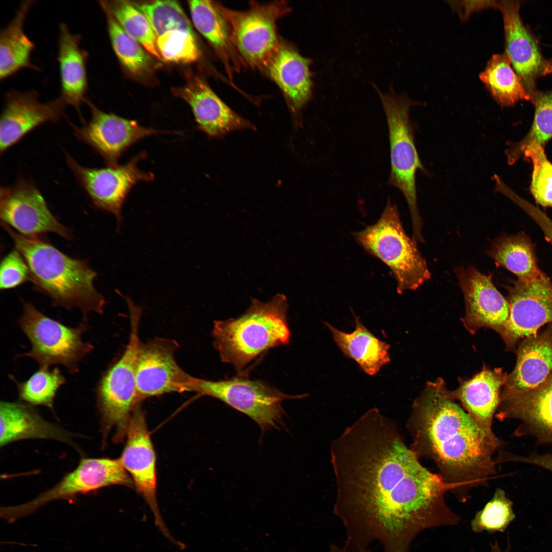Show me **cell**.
<instances>
[{
	"label": "cell",
	"mask_w": 552,
	"mask_h": 552,
	"mask_svg": "<svg viewBox=\"0 0 552 552\" xmlns=\"http://www.w3.org/2000/svg\"><path fill=\"white\" fill-rule=\"evenodd\" d=\"M330 454L345 549L365 550L377 542L382 552H408L423 531L460 522L445 499L452 486L421 464L378 409L348 426L331 442Z\"/></svg>",
	"instance_id": "cell-1"
},
{
	"label": "cell",
	"mask_w": 552,
	"mask_h": 552,
	"mask_svg": "<svg viewBox=\"0 0 552 552\" xmlns=\"http://www.w3.org/2000/svg\"><path fill=\"white\" fill-rule=\"evenodd\" d=\"M417 456L431 460L458 499L496 474L494 455L504 446L486 434L454 400L440 378L428 382L415 400L406 422Z\"/></svg>",
	"instance_id": "cell-2"
},
{
	"label": "cell",
	"mask_w": 552,
	"mask_h": 552,
	"mask_svg": "<svg viewBox=\"0 0 552 552\" xmlns=\"http://www.w3.org/2000/svg\"><path fill=\"white\" fill-rule=\"evenodd\" d=\"M1 225L26 260L34 290L49 297L54 306L79 308L83 320L90 312L103 313L105 299L94 284L98 274L87 261L63 253L43 236H26Z\"/></svg>",
	"instance_id": "cell-3"
},
{
	"label": "cell",
	"mask_w": 552,
	"mask_h": 552,
	"mask_svg": "<svg viewBox=\"0 0 552 552\" xmlns=\"http://www.w3.org/2000/svg\"><path fill=\"white\" fill-rule=\"evenodd\" d=\"M288 308L286 297L279 293L267 302L252 298L237 318L214 321L213 345L221 360L240 371L268 349L288 344Z\"/></svg>",
	"instance_id": "cell-4"
},
{
	"label": "cell",
	"mask_w": 552,
	"mask_h": 552,
	"mask_svg": "<svg viewBox=\"0 0 552 552\" xmlns=\"http://www.w3.org/2000/svg\"><path fill=\"white\" fill-rule=\"evenodd\" d=\"M129 308L130 332L123 353L103 373L96 388L97 405L100 416L104 439L114 431V442H121L126 434L131 415L137 404L136 362L141 344L139 325L142 308L128 296L125 299Z\"/></svg>",
	"instance_id": "cell-5"
},
{
	"label": "cell",
	"mask_w": 552,
	"mask_h": 552,
	"mask_svg": "<svg viewBox=\"0 0 552 552\" xmlns=\"http://www.w3.org/2000/svg\"><path fill=\"white\" fill-rule=\"evenodd\" d=\"M352 235L365 251L389 267L399 293L416 290L430 279L431 273L418 243L406 234L397 206L389 198L377 221Z\"/></svg>",
	"instance_id": "cell-6"
},
{
	"label": "cell",
	"mask_w": 552,
	"mask_h": 552,
	"mask_svg": "<svg viewBox=\"0 0 552 552\" xmlns=\"http://www.w3.org/2000/svg\"><path fill=\"white\" fill-rule=\"evenodd\" d=\"M375 88L382 104L388 130L390 173L388 182L401 192L407 202L412 225V238L417 242L423 243L416 176L418 170L425 174L428 172L418 155L409 117L410 108L417 103L404 95L396 94L392 90L384 94L376 87Z\"/></svg>",
	"instance_id": "cell-7"
},
{
	"label": "cell",
	"mask_w": 552,
	"mask_h": 552,
	"mask_svg": "<svg viewBox=\"0 0 552 552\" xmlns=\"http://www.w3.org/2000/svg\"><path fill=\"white\" fill-rule=\"evenodd\" d=\"M19 325L32 347L21 355L33 359L40 367L60 364L71 374L77 373L80 362L94 349L82 339L87 321L72 328L44 315L31 302L23 301Z\"/></svg>",
	"instance_id": "cell-8"
},
{
	"label": "cell",
	"mask_w": 552,
	"mask_h": 552,
	"mask_svg": "<svg viewBox=\"0 0 552 552\" xmlns=\"http://www.w3.org/2000/svg\"><path fill=\"white\" fill-rule=\"evenodd\" d=\"M192 392L216 398L247 415L262 433L284 426V401L304 397L286 394L264 381L241 376L219 381L194 378Z\"/></svg>",
	"instance_id": "cell-9"
},
{
	"label": "cell",
	"mask_w": 552,
	"mask_h": 552,
	"mask_svg": "<svg viewBox=\"0 0 552 552\" xmlns=\"http://www.w3.org/2000/svg\"><path fill=\"white\" fill-rule=\"evenodd\" d=\"M220 8L241 58L247 65L264 70L281 44L277 24L290 11L287 2H252L245 11L231 10L221 5Z\"/></svg>",
	"instance_id": "cell-10"
},
{
	"label": "cell",
	"mask_w": 552,
	"mask_h": 552,
	"mask_svg": "<svg viewBox=\"0 0 552 552\" xmlns=\"http://www.w3.org/2000/svg\"><path fill=\"white\" fill-rule=\"evenodd\" d=\"M112 485L132 487L133 481L119 459L82 458L72 472L56 485L32 500L1 509V517L9 522L29 515L52 501L71 499L78 495Z\"/></svg>",
	"instance_id": "cell-11"
},
{
	"label": "cell",
	"mask_w": 552,
	"mask_h": 552,
	"mask_svg": "<svg viewBox=\"0 0 552 552\" xmlns=\"http://www.w3.org/2000/svg\"><path fill=\"white\" fill-rule=\"evenodd\" d=\"M67 165L89 197L94 206L113 214L120 229L122 221V211L132 188L140 181H151L154 175L137 167L138 163L147 156L142 151L123 165L93 168L80 165L65 152Z\"/></svg>",
	"instance_id": "cell-12"
},
{
	"label": "cell",
	"mask_w": 552,
	"mask_h": 552,
	"mask_svg": "<svg viewBox=\"0 0 552 552\" xmlns=\"http://www.w3.org/2000/svg\"><path fill=\"white\" fill-rule=\"evenodd\" d=\"M508 292L509 316L499 335L506 351L515 353L520 340L552 323V283L542 272L531 280L518 279Z\"/></svg>",
	"instance_id": "cell-13"
},
{
	"label": "cell",
	"mask_w": 552,
	"mask_h": 552,
	"mask_svg": "<svg viewBox=\"0 0 552 552\" xmlns=\"http://www.w3.org/2000/svg\"><path fill=\"white\" fill-rule=\"evenodd\" d=\"M0 218L1 223L26 236L52 233L66 239L72 238L70 229L53 215L36 185L24 177L1 188Z\"/></svg>",
	"instance_id": "cell-14"
},
{
	"label": "cell",
	"mask_w": 552,
	"mask_h": 552,
	"mask_svg": "<svg viewBox=\"0 0 552 552\" xmlns=\"http://www.w3.org/2000/svg\"><path fill=\"white\" fill-rule=\"evenodd\" d=\"M178 347L176 340L159 337L141 342L136 362L139 402L167 393L192 392L195 377L176 363L174 354Z\"/></svg>",
	"instance_id": "cell-15"
},
{
	"label": "cell",
	"mask_w": 552,
	"mask_h": 552,
	"mask_svg": "<svg viewBox=\"0 0 552 552\" xmlns=\"http://www.w3.org/2000/svg\"><path fill=\"white\" fill-rule=\"evenodd\" d=\"M126 436V442L119 460L130 474L136 490L150 508L156 526L167 538L177 544L168 530L158 509L156 455L145 415L139 404L131 415Z\"/></svg>",
	"instance_id": "cell-16"
},
{
	"label": "cell",
	"mask_w": 552,
	"mask_h": 552,
	"mask_svg": "<svg viewBox=\"0 0 552 552\" xmlns=\"http://www.w3.org/2000/svg\"><path fill=\"white\" fill-rule=\"evenodd\" d=\"M91 111L89 122L81 127L72 124L75 136L98 153L107 166L119 165L122 154L131 146L144 138L160 133L180 134V132L159 130L141 126L128 120L98 108L89 99L84 100Z\"/></svg>",
	"instance_id": "cell-17"
},
{
	"label": "cell",
	"mask_w": 552,
	"mask_h": 552,
	"mask_svg": "<svg viewBox=\"0 0 552 552\" xmlns=\"http://www.w3.org/2000/svg\"><path fill=\"white\" fill-rule=\"evenodd\" d=\"M521 2L497 1L502 14L505 51L530 96L536 90L540 78L552 74V62L543 56L533 34L524 24L520 13Z\"/></svg>",
	"instance_id": "cell-18"
},
{
	"label": "cell",
	"mask_w": 552,
	"mask_h": 552,
	"mask_svg": "<svg viewBox=\"0 0 552 552\" xmlns=\"http://www.w3.org/2000/svg\"><path fill=\"white\" fill-rule=\"evenodd\" d=\"M465 303L462 323L471 334L481 328H489L499 335L509 316L508 302L495 287L491 277L473 266L455 270Z\"/></svg>",
	"instance_id": "cell-19"
},
{
	"label": "cell",
	"mask_w": 552,
	"mask_h": 552,
	"mask_svg": "<svg viewBox=\"0 0 552 552\" xmlns=\"http://www.w3.org/2000/svg\"><path fill=\"white\" fill-rule=\"evenodd\" d=\"M0 121V152H5L40 125L56 122L64 114L67 104L59 97L41 102L34 90H8Z\"/></svg>",
	"instance_id": "cell-20"
},
{
	"label": "cell",
	"mask_w": 552,
	"mask_h": 552,
	"mask_svg": "<svg viewBox=\"0 0 552 552\" xmlns=\"http://www.w3.org/2000/svg\"><path fill=\"white\" fill-rule=\"evenodd\" d=\"M495 417L500 421H519L516 436H530L539 444L552 445V373L533 389L500 397Z\"/></svg>",
	"instance_id": "cell-21"
},
{
	"label": "cell",
	"mask_w": 552,
	"mask_h": 552,
	"mask_svg": "<svg viewBox=\"0 0 552 552\" xmlns=\"http://www.w3.org/2000/svg\"><path fill=\"white\" fill-rule=\"evenodd\" d=\"M186 85L173 89V94L191 107L198 129L212 138H220L231 132L255 129L250 122L226 104L203 79L192 75Z\"/></svg>",
	"instance_id": "cell-22"
},
{
	"label": "cell",
	"mask_w": 552,
	"mask_h": 552,
	"mask_svg": "<svg viewBox=\"0 0 552 552\" xmlns=\"http://www.w3.org/2000/svg\"><path fill=\"white\" fill-rule=\"evenodd\" d=\"M515 354V367L508 375L500 397L533 389L552 373V323L537 334L520 340Z\"/></svg>",
	"instance_id": "cell-23"
},
{
	"label": "cell",
	"mask_w": 552,
	"mask_h": 552,
	"mask_svg": "<svg viewBox=\"0 0 552 552\" xmlns=\"http://www.w3.org/2000/svg\"><path fill=\"white\" fill-rule=\"evenodd\" d=\"M508 375L501 368L484 366L471 379L461 381L456 390L450 391L452 398L458 400L478 426L493 438L497 437L493 431V419Z\"/></svg>",
	"instance_id": "cell-24"
},
{
	"label": "cell",
	"mask_w": 552,
	"mask_h": 552,
	"mask_svg": "<svg viewBox=\"0 0 552 552\" xmlns=\"http://www.w3.org/2000/svg\"><path fill=\"white\" fill-rule=\"evenodd\" d=\"M311 62L293 48L281 43L264 69L282 90L295 116L312 96Z\"/></svg>",
	"instance_id": "cell-25"
},
{
	"label": "cell",
	"mask_w": 552,
	"mask_h": 552,
	"mask_svg": "<svg viewBox=\"0 0 552 552\" xmlns=\"http://www.w3.org/2000/svg\"><path fill=\"white\" fill-rule=\"evenodd\" d=\"M193 22L211 44L223 63L229 79L247 64L239 54L220 8V4L206 0L189 1Z\"/></svg>",
	"instance_id": "cell-26"
},
{
	"label": "cell",
	"mask_w": 552,
	"mask_h": 552,
	"mask_svg": "<svg viewBox=\"0 0 552 552\" xmlns=\"http://www.w3.org/2000/svg\"><path fill=\"white\" fill-rule=\"evenodd\" d=\"M0 446L20 440L48 439L74 446L73 435L45 421L29 404L1 401Z\"/></svg>",
	"instance_id": "cell-27"
},
{
	"label": "cell",
	"mask_w": 552,
	"mask_h": 552,
	"mask_svg": "<svg viewBox=\"0 0 552 552\" xmlns=\"http://www.w3.org/2000/svg\"><path fill=\"white\" fill-rule=\"evenodd\" d=\"M80 37L73 34L67 25L59 26L57 60L59 64L61 94L67 105L79 111L85 99L88 81L87 54L80 46Z\"/></svg>",
	"instance_id": "cell-28"
},
{
	"label": "cell",
	"mask_w": 552,
	"mask_h": 552,
	"mask_svg": "<svg viewBox=\"0 0 552 552\" xmlns=\"http://www.w3.org/2000/svg\"><path fill=\"white\" fill-rule=\"evenodd\" d=\"M355 328L350 333L324 322L344 356L354 360L367 375H376L390 360V346L371 333L353 313Z\"/></svg>",
	"instance_id": "cell-29"
},
{
	"label": "cell",
	"mask_w": 552,
	"mask_h": 552,
	"mask_svg": "<svg viewBox=\"0 0 552 552\" xmlns=\"http://www.w3.org/2000/svg\"><path fill=\"white\" fill-rule=\"evenodd\" d=\"M35 1H24L11 21L0 34V79L5 80L24 68L37 69L31 63L34 42L25 32L27 17Z\"/></svg>",
	"instance_id": "cell-30"
},
{
	"label": "cell",
	"mask_w": 552,
	"mask_h": 552,
	"mask_svg": "<svg viewBox=\"0 0 552 552\" xmlns=\"http://www.w3.org/2000/svg\"><path fill=\"white\" fill-rule=\"evenodd\" d=\"M479 77L496 102L502 107L512 106L521 100L530 101L505 52L494 54Z\"/></svg>",
	"instance_id": "cell-31"
},
{
	"label": "cell",
	"mask_w": 552,
	"mask_h": 552,
	"mask_svg": "<svg viewBox=\"0 0 552 552\" xmlns=\"http://www.w3.org/2000/svg\"><path fill=\"white\" fill-rule=\"evenodd\" d=\"M488 254L498 265L512 272L519 280H531L542 272L533 244L523 234L498 238L493 243Z\"/></svg>",
	"instance_id": "cell-32"
},
{
	"label": "cell",
	"mask_w": 552,
	"mask_h": 552,
	"mask_svg": "<svg viewBox=\"0 0 552 552\" xmlns=\"http://www.w3.org/2000/svg\"><path fill=\"white\" fill-rule=\"evenodd\" d=\"M535 108L530 129L519 142L508 145L505 151L508 164L512 165L523 158L525 152L538 146H543L552 138V89L536 90L530 97Z\"/></svg>",
	"instance_id": "cell-33"
},
{
	"label": "cell",
	"mask_w": 552,
	"mask_h": 552,
	"mask_svg": "<svg viewBox=\"0 0 552 552\" xmlns=\"http://www.w3.org/2000/svg\"><path fill=\"white\" fill-rule=\"evenodd\" d=\"M100 4L105 13L110 42L119 61L134 76L147 74L151 68L150 56L139 42L123 29L101 2Z\"/></svg>",
	"instance_id": "cell-34"
},
{
	"label": "cell",
	"mask_w": 552,
	"mask_h": 552,
	"mask_svg": "<svg viewBox=\"0 0 552 552\" xmlns=\"http://www.w3.org/2000/svg\"><path fill=\"white\" fill-rule=\"evenodd\" d=\"M123 29L139 42L149 54L163 59L157 47V37L144 14L131 2L101 1Z\"/></svg>",
	"instance_id": "cell-35"
},
{
	"label": "cell",
	"mask_w": 552,
	"mask_h": 552,
	"mask_svg": "<svg viewBox=\"0 0 552 552\" xmlns=\"http://www.w3.org/2000/svg\"><path fill=\"white\" fill-rule=\"evenodd\" d=\"M131 3L147 18L157 38L174 30L195 34L188 18L176 1L159 0Z\"/></svg>",
	"instance_id": "cell-36"
},
{
	"label": "cell",
	"mask_w": 552,
	"mask_h": 552,
	"mask_svg": "<svg viewBox=\"0 0 552 552\" xmlns=\"http://www.w3.org/2000/svg\"><path fill=\"white\" fill-rule=\"evenodd\" d=\"M39 367L28 380L15 381L19 399L30 405L52 408L54 399L65 378L59 369Z\"/></svg>",
	"instance_id": "cell-37"
},
{
	"label": "cell",
	"mask_w": 552,
	"mask_h": 552,
	"mask_svg": "<svg viewBox=\"0 0 552 552\" xmlns=\"http://www.w3.org/2000/svg\"><path fill=\"white\" fill-rule=\"evenodd\" d=\"M515 517L512 501L503 490L497 488L492 499L475 514L470 525L475 533L504 532Z\"/></svg>",
	"instance_id": "cell-38"
},
{
	"label": "cell",
	"mask_w": 552,
	"mask_h": 552,
	"mask_svg": "<svg viewBox=\"0 0 552 552\" xmlns=\"http://www.w3.org/2000/svg\"><path fill=\"white\" fill-rule=\"evenodd\" d=\"M158 52L165 61L187 64L197 61L200 51L195 34L182 30L171 31L157 37Z\"/></svg>",
	"instance_id": "cell-39"
},
{
	"label": "cell",
	"mask_w": 552,
	"mask_h": 552,
	"mask_svg": "<svg viewBox=\"0 0 552 552\" xmlns=\"http://www.w3.org/2000/svg\"><path fill=\"white\" fill-rule=\"evenodd\" d=\"M523 158L533 164L530 191L536 202L543 206H552V163L547 159L543 146L526 151Z\"/></svg>",
	"instance_id": "cell-40"
},
{
	"label": "cell",
	"mask_w": 552,
	"mask_h": 552,
	"mask_svg": "<svg viewBox=\"0 0 552 552\" xmlns=\"http://www.w3.org/2000/svg\"><path fill=\"white\" fill-rule=\"evenodd\" d=\"M30 281L28 265L16 249L9 252L2 260L0 268V289L16 288Z\"/></svg>",
	"instance_id": "cell-41"
},
{
	"label": "cell",
	"mask_w": 552,
	"mask_h": 552,
	"mask_svg": "<svg viewBox=\"0 0 552 552\" xmlns=\"http://www.w3.org/2000/svg\"><path fill=\"white\" fill-rule=\"evenodd\" d=\"M499 462H518L531 464L544 468L552 472V454L532 453L521 455L501 451L498 456Z\"/></svg>",
	"instance_id": "cell-42"
},
{
	"label": "cell",
	"mask_w": 552,
	"mask_h": 552,
	"mask_svg": "<svg viewBox=\"0 0 552 552\" xmlns=\"http://www.w3.org/2000/svg\"><path fill=\"white\" fill-rule=\"evenodd\" d=\"M463 4H459L464 9L462 17L466 19L473 11H477L488 8H496V1H464Z\"/></svg>",
	"instance_id": "cell-43"
},
{
	"label": "cell",
	"mask_w": 552,
	"mask_h": 552,
	"mask_svg": "<svg viewBox=\"0 0 552 552\" xmlns=\"http://www.w3.org/2000/svg\"><path fill=\"white\" fill-rule=\"evenodd\" d=\"M539 221L544 231L546 238L552 243V222L547 219L546 216L540 215L538 214Z\"/></svg>",
	"instance_id": "cell-44"
},
{
	"label": "cell",
	"mask_w": 552,
	"mask_h": 552,
	"mask_svg": "<svg viewBox=\"0 0 552 552\" xmlns=\"http://www.w3.org/2000/svg\"><path fill=\"white\" fill-rule=\"evenodd\" d=\"M329 552H369L367 550L360 551H351L341 547L338 545H333L330 548Z\"/></svg>",
	"instance_id": "cell-45"
},
{
	"label": "cell",
	"mask_w": 552,
	"mask_h": 552,
	"mask_svg": "<svg viewBox=\"0 0 552 552\" xmlns=\"http://www.w3.org/2000/svg\"><path fill=\"white\" fill-rule=\"evenodd\" d=\"M550 61L552 62V58L550 59Z\"/></svg>",
	"instance_id": "cell-46"
}]
</instances>
